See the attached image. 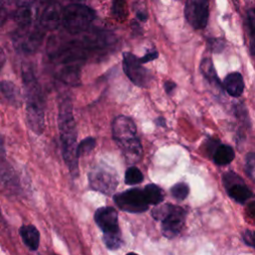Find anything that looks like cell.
Wrapping results in <instances>:
<instances>
[{"label":"cell","instance_id":"obj_1","mask_svg":"<svg viewBox=\"0 0 255 255\" xmlns=\"http://www.w3.org/2000/svg\"><path fill=\"white\" fill-rule=\"evenodd\" d=\"M22 82L26 101V119L29 128L37 134L45 128L44 99L41 87L30 66L22 67Z\"/></svg>","mask_w":255,"mask_h":255},{"label":"cell","instance_id":"obj_2","mask_svg":"<svg viewBox=\"0 0 255 255\" xmlns=\"http://www.w3.org/2000/svg\"><path fill=\"white\" fill-rule=\"evenodd\" d=\"M58 124L62 142L63 157L71 172L75 173L78 170V156L76 152L77 128L73 116L72 103L69 99L63 100L60 104Z\"/></svg>","mask_w":255,"mask_h":255},{"label":"cell","instance_id":"obj_3","mask_svg":"<svg viewBox=\"0 0 255 255\" xmlns=\"http://www.w3.org/2000/svg\"><path fill=\"white\" fill-rule=\"evenodd\" d=\"M113 136L129 163L137 162L142 154L136 128L132 120L127 116L117 117L112 126Z\"/></svg>","mask_w":255,"mask_h":255},{"label":"cell","instance_id":"obj_4","mask_svg":"<svg viewBox=\"0 0 255 255\" xmlns=\"http://www.w3.org/2000/svg\"><path fill=\"white\" fill-rule=\"evenodd\" d=\"M96 18L95 11L83 4H70L63 9L62 23L65 29L72 33L78 34L86 31Z\"/></svg>","mask_w":255,"mask_h":255},{"label":"cell","instance_id":"obj_5","mask_svg":"<svg viewBox=\"0 0 255 255\" xmlns=\"http://www.w3.org/2000/svg\"><path fill=\"white\" fill-rule=\"evenodd\" d=\"M116 204L124 211L131 213L143 212L148 208L143 191L139 188L128 189L114 196Z\"/></svg>","mask_w":255,"mask_h":255},{"label":"cell","instance_id":"obj_6","mask_svg":"<svg viewBox=\"0 0 255 255\" xmlns=\"http://www.w3.org/2000/svg\"><path fill=\"white\" fill-rule=\"evenodd\" d=\"M123 69L129 81L138 87H147L150 81L148 71L142 67L139 59L129 52L123 53Z\"/></svg>","mask_w":255,"mask_h":255},{"label":"cell","instance_id":"obj_7","mask_svg":"<svg viewBox=\"0 0 255 255\" xmlns=\"http://www.w3.org/2000/svg\"><path fill=\"white\" fill-rule=\"evenodd\" d=\"M186 211L177 205H168L167 211L161 219V232L166 238H173L181 231L185 221Z\"/></svg>","mask_w":255,"mask_h":255},{"label":"cell","instance_id":"obj_8","mask_svg":"<svg viewBox=\"0 0 255 255\" xmlns=\"http://www.w3.org/2000/svg\"><path fill=\"white\" fill-rule=\"evenodd\" d=\"M184 14L187 22L194 29L204 28L209 17L208 0H187Z\"/></svg>","mask_w":255,"mask_h":255},{"label":"cell","instance_id":"obj_9","mask_svg":"<svg viewBox=\"0 0 255 255\" xmlns=\"http://www.w3.org/2000/svg\"><path fill=\"white\" fill-rule=\"evenodd\" d=\"M89 182L93 189L105 194L114 193L118 179L113 171L104 167H96L89 173Z\"/></svg>","mask_w":255,"mask_h":255},{"label":"cell","instance_id":"obj_10","mask_svg":"<svg viewBox=\"0 0 255 255\" xmlns=\"http://www.w3.org/2000/svg\"><path fill=\"white\" fill-rule=\"evenodd\" d=\"M22 31L16 34L14 38L15 47L24 53H33L42 43L43 32L37 28L28 29L27 27H21Z\"/></svg>","mask_w":255,"mask_h":255},{"label":"cell","instance_id":"obj_11","mask_svg":"<svg viewBox=\"0 0 255 255\" xmlns=\"http://www.w3.org/2000/svg\"><path fill=\"white\" fill-rule=\"evenodd\" d=\"M223 181L229 196L239 203H244L252 196V191L242 182L241 178L233 172L224 174Z\"/></svg>","mask_w":255,"mask_h":255},{"label":"cell","instance_id":"obj_12","mask_svg":"<svg viewBox=\"0 0 255 255\" xmlns=\"http://www.w3.org/2000/svg\"><path fill=\"white\" fill-rule=\"evenodd\" d=\"M95 221L104 234L121 232L119 228L118 212L113 207L106 206L97 209L95 212Z\"/></svg>","mask_w":255,"mask_h":255},{"label":"cell","instance_id":"obj_13","mask_svg":"<svg viewBox=\"0 0 255 255\" xmlns=\"http://www.w3.org/2000/svg\"><path fill=\"white\" fill-rule=\"evenodd\" d=\"M63 9L58 2H51L40 17V24L46 30H55L62 22Z\"/></svg>","mask_w":255,"mask_h":255},{"label":"cell","instance_id":"obj_14","mask_svg":"<svg viewBox=\"0 0 255 255\" xmlns=\"http://www.w3.org/2000/svg\"><path fill=\"white\" fill-rule=\"evenodd\" d=\"M0 102L19 108L23 104V98L20 90L10 81H0Z\"/></svg>","mask_w":255,"mask_h":255},{"label":"cell","instance_id":"obj_15","mask_svg":"<svg viewBox=\"0 0 255 255\" xmlns=\"http://www.w3.org/2000/svg\"><path fill=\"white\" fill-rule=\"evenodd\" d=\"M223 86L225 91L231 97H240L244 91V81L242 75L238 72L228 74L223 81Z\"/></svg>","mask_w":255,"mask_h":255},{"label":"cell","instance_id":"obj_16","mask_svg":"<svg viewBox=\"0 0 255 255\" xmlns=\"http://www.w3.org/2000/svg\"><path fill=\"white\" fill-rule=\"evenodd\" d=\"M20 235L24 243L31 249L37 250L40 243V233L33 225H23L20 228Z\"/></svg>","mask_w":255,"mask_h":255},{"label":"cell","instance_id":"obj_17","mask_svg":"<svg viewBox=\"0 0 255 255\" xmlns=\"http://www.w3.org/2000/svg\"><path fill=\"white\" fill-rule=\"evenodd\" d=\"M234 150L230 145L220 144L213 153V161L218 165H226L234 159Z\"/></svg>","mask_w":255,"mask_h":255},{"label":"cell","instance_id":"obj_18","mask_svg":"<svg viewBox=\"0 0 255 255\" xmlns=\"http://www.w3.org/2000/svg\"><path fill=\"white\" fill-rule=\"evenodd\" d=\"M143 194L148 204L157 205L159 204L164 197V193L162 189L155 184H147L143 189Z\"/></svg>","mask_w":255,"mask_h":255},{"label":"cell","instance_id":"obj_19","mask_svg":"<svg viewBox=\"0 0 255 255\" xmlns=\"http://www.w3.org/2000/svg\"><path fill=\"white\" fill-rule=\"evenodd\" d=\"M61 80L71 86H77L80 83V71L76 67L64 68L61 72Z\"/></svg>","mask_w":255,"mask_h":255},{"label":"cell","instance_id":"obj_20","mask_svg":"<svg viewBox=\"0 0 255 255\" xmlns=\"http://www.w3.org/2000/svg\"><path fill=\"white\" fill-rule=\"evenodd\" d=\"M15 20L21 27H27L33 20V9L31 7H18Z\"/></svg>","mask_w":255,"mask_h":255},{"label":"cell","instance_id":"obj_21","mask_svg":"<svg viewBox=\"0 0 255 255\" xmlns=\"http://www.w3.org/2000/svg\"><path fill=\"white\" fill-rule=\"evenodd\" d=\"M143 180V175L141 171L136 166H130L127 169L125 173V182L128 185L138 184Z\"/></svg>","mask_w":255,"mask_h":255},{"label":"cell","instance_id":"obj_22","mask_svg":"<svg viewBox=\"0 0 255 255\" xmlns=\"http://www.w3.org/2000/svg\"><path fill=\"white\" fill-rule=\"evenodd\" d=\"M103 240L106 246L111 250H117L123 245V239L121 236V232L112 233V234H104Z\"/></svg>","mask_w":255,"mask_h":255},{"label":"cell","instance_id":"obj_23","mask_svg":"<svg viewBox=\"0 0 255 255\" xmlns=\"http://www.w3.org/2000/svg\"><path fill=\"white\" fill-rule=\"evenodd\" d=\"M96 145V139L94 137H86L83 139L77 146V156L78 158L80 156H83L89 152H91Z\"/></svg>","mask_w":255,"mask_h":255},{"label":"cell","instance_id":"obj_24","mask_svg":"<svg viewBox=\"0 0 255 255\" xmlns=\"http://www.w3.org/2000/svg\"><path fill=\"white\" fill-rule=\"evenodd\" d=\"M170 192L172 194V196L176 199V200H183L186 198V196L188 195L189 192V187L186 183L184 182H178L176 184H174L171 189Z\"/></svg>","mask_w":255,"mask_h":255},{"label":"cell","instance_id":"obj_25","mask_svg":"<svg viewBox=\"0 0 255 255\" xmlns=\"http://www.w3.org/2000/svg\"><path fill=\"white\" fill-rule=\"evenodd\" d=\"M126 0H112V12L115 17L120 20L126 18Z\"/></svg>","mask_w":255,"mask_h":255},{"label":"cell","instance_id":"obj_26","mask_svg":"<svg viewBox=\"0 0 255 255\" xmlns=\"http://www.w3.org/2000/svg\"><path fill=\"white\" fill-rule=\"evenodd\" d=\"M246 168L249 176L255 181V153H248L246 156Z\"/></svg>","mask_w":255,"mask_h":255},{"label":"cell","instance_id":"obj_27","mask_svg":"<svg viewBox=\"0 0 255 255\" xmlns=\"http://www.w3.org/2000/svg\"><path fill=\"white\" fill-rule=\"evenodd\" d=\"M243 239L247 245H249L255 249V231L246 230L243 233Z\"/></svg>","mask_w":255,"mask_h":255},{"label":"cell","instance_id":"obj_28","mask_svg":"<svg viewBox=\"0 0 255 255\" xmlns=\"http://www.w3.org/2000/svg\"><path fill=\"white\" fill-rule=\"evenodd\" d=\"M157 57H158V53H157L156 51H151V52L146 53L144 56H142V57L139 59V62H140L141 64L147 63V62H150V61L155 60Z\"/></svg>","mask_w":255,"mask_h":255},{"label":"cell","instance_id":"obj_29","mask_svg":"<svg viewBox=\"0 0 255 255\" xmlns=\"http://www.w3.org/2000/svg\"><path fill=\"white\" fill-rule=\"evenodd\" d=\"M163 86H164V90H165L166 94H171L174 91V89L176 88L175 83L172 81H165Z\"/></svg>","mask_w":255,"mask_h":255},{"label":"cell","instance_id":"obj_30","mask_svg":"<svg viewBox=\"0 0 255 255\" xmlns=\"http://www.w3.org/2000/svg\"><path fill=\"white\" fill-rule=\"evenodd\" d=\"M18 7H31L35 0H15Z\"/></svg>","mask_w":255,"mask_h":255},{"label":"cell","instance_id":"obj_31","mask_svg":"<svg viewBox=\"0 0 255 255\" xmlns=\"http://www.w3.org/2000/svg\"><path fill=\"white\" fill-rule=\"evenodd\" d=\"M249 25H250L251 35L253 36V39L255 41V17H254V15L249 16Z\"/></svg>","mask_w":255,"mask_h":255},{"label":"cell","instance_id":"obj_32","mask_svg":"<svg viewBox=\"0 0 255 255\" xmlns=\"http://www.w3.org/2000/svg\"><path fill=\"white\" fill-rule=\"evenodd\" d=\"M247 212L252 218H255V201H252L251 203L248 204Z\"/></svg>","mask_w":255,"mask_h":255},{"label":"cell","instance_id":"obj_33","mask_svg":"<svg viewBox=\"0 0 255 255\" xmlns=\"http://www.w3.org/2000/svg\"><path fill=\"white\" fill-rule=\"evenodd\" d=\"M7 18V13H6V10L4 9V7L0 6V26L3 25V23L5 22Z\"/></svg>","mask_w":255,"mask_h":255},{"label":"cell","instance_id":"obj_34","mask_svg":"<svg viewBox=\"0 0 255 255\" xmlns=\"http://www.w3.org/2000/svg\"><path fill=\"white\" fill-rule=\"evenodd\" d=\"M136 17H137V19H138L139 21H141V22H144V21H146V19H147V15H146L145 13H143V12H137V13H136Z\"/></svg>","mask_w":255,"mask_h":255},{"label":"cell","instance_id":"obj_35","mask_svg":"<svg viewBox=\"0 0 255 255\" xmlns=\"http://www.w3.org/2000/svg\"><path fill=\"white\" fill-rule=\"evenodd\" d=\"M4 60H5V55H4L3 51H2V49H0V69H1V67H2V65L4 63Z\"/></svg>","mask_w":255,"mask_h":255},{"label":"cell","instance_id":"obj_36","mask_svg":"<svg viewBox=\"0 0 255 255\" xmlns=\"http://www.w3.org/2000/svg\"><path fill=\"white\" fill-rule=\"evenodd\" d=\"M127 255H137V254H135V253H132V252H130V253H128Z\"/></svg>","mask_w":255,"mask_h":255}]
</instances>
